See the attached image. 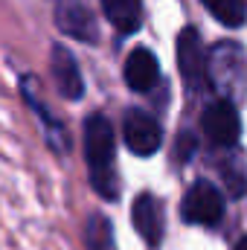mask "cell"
<instances>
[{
    "instance_id": "cell-1",
    "label": "cell",
    "mask_w": 247,
    "mask_h": 250,
    "mask_svg": "<svg viewBox=\"0 0 247 250\" xmlns=\"http://www.w3.org/2000/svg\"><path fill=\"white\" fill-rule=\"evenodd\" d=\"M114 154H117L114 125L99 114L87 117V123H84V157H87V169H90V184L108 201H114L120 192Z\"/></svg>"
},
{
    "instance_id": "cell-2",
    "label": "cell",
    "mask_w": 247,
    "mask_h": 250,
    "mask_svg": "<svg viewBox=\"0 0 247 250\" xmlns=\"http://www.w3.org/2000/svg\"><path fill=\"white\" fill-rule=\"evenodd\" d=\"M181 212H184V218L189 224L212 227V224H218L221 215H224V198H221V192L212 187V184L198 181L195 187H189V192H186Z\"/></svg>"
},
{
    "instance_id": "cell-3",
    "label": "cell",
    "mask_w": 247,
    "mask_h": 250,
    "mask_svg": "<svg viewBox=\"0 0 247 250\" xmlns=\"http://www.w3.org/2000/svg\"><path fill=\"white\" fill-rule=\"evenodd\" d=\"M178 67H181V76L189 90H204L209 67H206V53H204L201 35L192 26L178 35Z\"/></svg>"
},
{
    "instance_id": "cell-4",
    "label": "cell",
    "mask_w": 247,
    "mask_h": 250,
    "mask_svg": "<svg viewBox=\"0 0 247 250\" xmlns=\"http://www.w3.org/2000/svg\"><path fill=\"white\" fill-rule=\"evenodd\" d=\"M123 137H125V146L137 154V157H148L160 148L163 143V131L154 117L143 114V111H128L123 123Z\"/></svg>"
},
{
    "instance_id": "cell-5",
    "label": "cell",
    "mask_w": 247,
    "mask_h": 250,
    "mask_svg": "<svg viewBox=\"0 0 247 250\" xmlns=\"http://www.w3.org/2000/svg\"><path fill=\"white\" fill-rule=\"evenodd\" d=\"M56 23L64 35L84 41V44H96L99 29L93 21V12L84 6V0H59L56 6Z\"/></svg>"
},
{
    "instance_id": "cell-6",
    "label": "cell",
    "mask_w": 247,
    "mask_h": 250,
    "mask_svg": "<svg viewBox=\"0 0 247 250\" xmlns=\"http://www.w3.org/2000/svg\"><path fill=\"white\" fill-rule=\"evenodd\" d=\"M204 134L215 146H233L242 134V120L236 114V105L230 99H218L204 114Z\"/></svg>"
},
{
    "instance_id": "cell-7",
    "label": "cell",
    "mask_w": 247,
    "mask_h": 250,
    "mask_svg": "<svg viewBox=\"0 0 247 250\" xmlns=\"http://www.w3.org/2000/svg\"><path fill=\"white\" fill-rule=\"evenodd\" d=\"M50 70H53V82L59 87L64 99H79L82 90H84V82H82V73H79V64L73 59V53L67 47H53V56H50Z\"/></svg>"
},
{
    "instance_id": "cell-8",
    "label": "cell",
    "mask_w": 247,
    "mask_h": 250,
    "mask_svg": "<svg viewBox=\"0 0 247 250\" xmlns=\"http://www.w3.org/2000/svg\"><path fill=\"white\" fill-rule=\"evenodd\" d=\"M160 79V64L154 59L151 50H134L125 59V84L137 93H148Z\"/></svg>"
},
{
    "instance_id": "cell-9",
    "label": "cell",
    "mask_w": 247,
    "mask_h": 250,
    "mask_svg": "<svg viewBox=\"0 0 247 250\" xmlns=\"http://www.w3.org/2000/svg\"><path fill=\"white\" fill-rule=\"evenodd\" d=\"M131 218H134V230L148 242V245H157L163 239V209L157 204L154 195H140L134 201V209H131Z\"/></svg>"
},
{
    "instance_id": "cell-10",
    "label": "cell",
    "mask_w": 247,
    "mask_h": 250,
    "mask_svg": "<svg viewBox=\"0 0 247 250\" xmlns=\"http://www.w3.org/2000/svg\"><path fill=\"white\" fill-rule=\"evenodd\" d=\"M105 18L120 29V32H137L143 21V3L140 0H102Z\"/></svg>"
},
{
    "instance_id": "cell-11",
    "label": "cell",
    "mask_w": 247,
    "mask_h": 250,
    "mask_svg": "<svg viewBox=\"0 0 247 250\" xmlns=\"http://www.w3.org/2000/svg\"><path fill=\"white\" fill-rule=\"evenodd\" d=\"M84 250H114V230L105 215H90L84 227Z\"/></svg>"
},
{
    "instance_id": "cell-12",
    "label": "cell",
    "mask_w": 247,
    "mask_h": 250,
    "mask_svg": "<svg viewBox=\"0 0 247 250\" xmlns=\"http://www.w3.org/2000/svg\"><path fill=\"white\" fill-rule=\"evenodd\" d=\"M204 6L224 26H242L247 21V0H204Z\"/></svg>"
},
{
    "instance_id": "cell-13",
    "label": "cell",
    "mask_w": 247,
    "mask_h": 250,
    "mask_svg": "<svg viewBox=\"0 0 247 250\" xmlns=\"http://www.w3.org/2000/svg\"><path fill=\"white\" fill-rule=\"evenodd\" d=\"M236 250H247V239H242V242L236 245Z\"/></svg>"
}]
</instances>
